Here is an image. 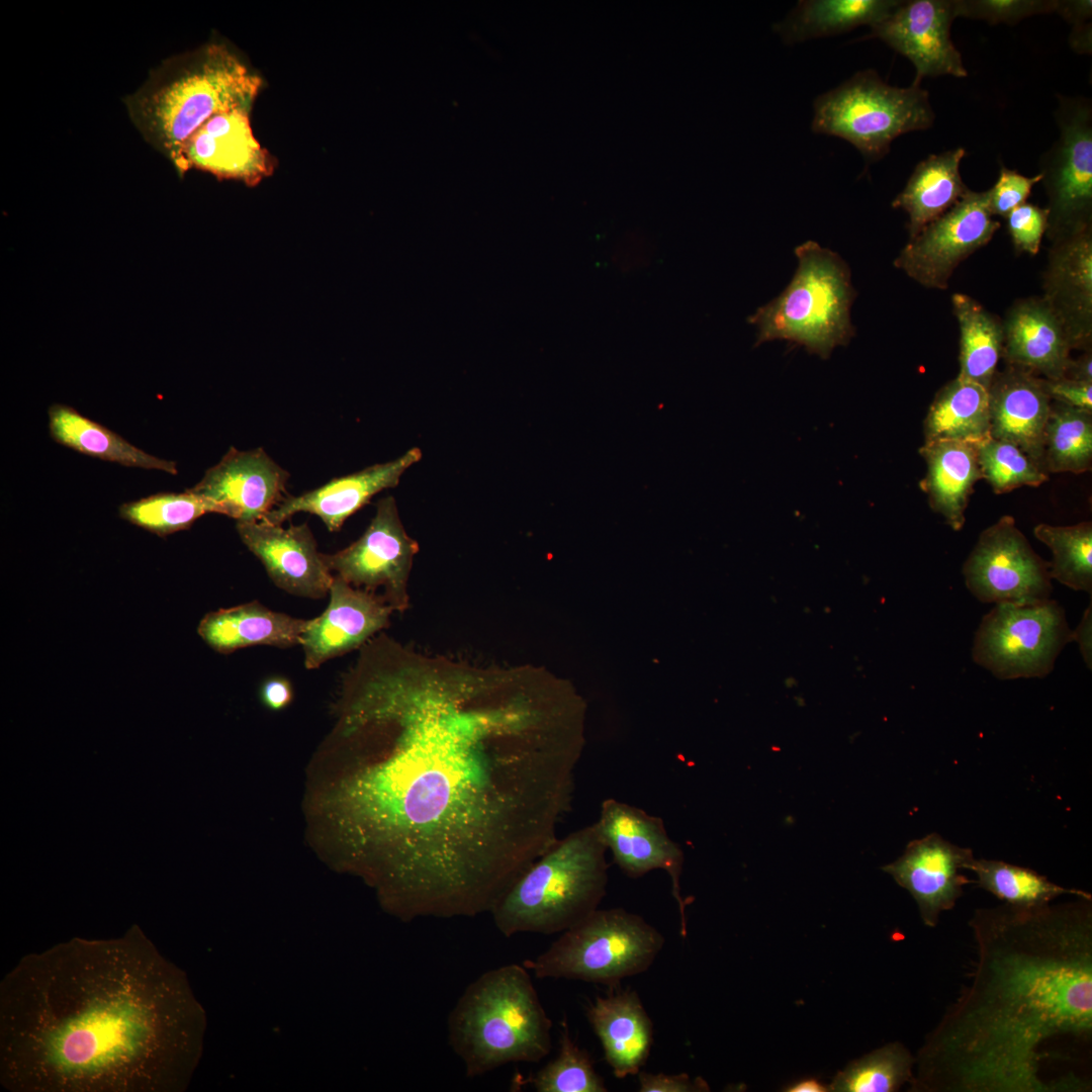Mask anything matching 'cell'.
Wrapping results in <instances>:
<instances>
[{
    "label": "cell",
    "instance_id": "cell-12",
    "mask_svg": "<svg viewBox=\"0 0 1092 1092\" xmlns=\"http://www.w3.org/2000/svg\"><path fill=\"white\" fill-rule=\"evenodd\" d=\"M963 574L983 603L1031 604L1050 599L1053 590L1049 562L1033 551L1011 516L981 533Z\"/></svg>",
    "mask_w": 1092,
    "mask_h": 1092
},
{
    "label": "cell",
    "instance_id": "cell-28",
    "mask_svg": "<svg viewBox=\"0 0 1092 1092\" xmlns=\"http://www.w3.org/2000/svg\"><path fill=\"white\" fill-rule=\"evenodd\" d=\"M965 155V149L957 148L930 155L916 165L892 202L893 208L908 215L909 239L947 211L969 190L960 172Z\"/></svg>",
    "mask_w": 1092,
    "mask_h": 1092
},
{
    "label": "cell",
    "instance_id": "cell-2",
    "mask_svg": "<svg viewBox=\"0 0 1092 1092\" xmlns=\"http://www.w3.org/2000/svg\"><path fill=\"white\" fill-rule=\"evenodd\" d=\"M1092 899L979 908L971 982L915 1058L914 1092H1055L1044 1046L1092 1036Z\"/></svg>",
    "mask_w": 1092,
    "mask_h": 1092
},
{
    "label": "cell",
    "instance_id": "cell-13",
    "mask_svg": "<svg viewBox=\"0 0 1092 1092\" xmlns=\"http://www.w3.org/2000/svg\"><path fill=\"white\" fill-rule=\"evenodd\" d=\"M418 551V542L406 534L389 495L377 503L374 518L358 540L323 557L332 572L354 587L374 594L382 588V599L401 613L410 606L407 582Z\"/></svg>",
    "mask_w": 1092,
    "mask_h": 1092
},
{
    "label": "cell",
    "instance_id": "cell-11",
    "mask_svg": "<svg viewBox=\"0 0 1092 1092\" xmlns=\"http://www.w3.org/2000/svg\"><path fill=\"white\" fill-rule=\"evenodd\" d=\"M988 190L967 193L907 244L894 266L928 289L945 290L959 265L987 245L1000 228Z\"/></svg>",
    "mask_w": 1092,
    "mask_h": 1092
},
{
    "label": "cell",
    "instance_id": "cell-18",
    "mask_svg": "<svg viewBox=\"0 0 1092 1092\" xmlns=\"http://www.w3.org/2000/svg\"><path fill=\"white\" fill-rule=\"evenodd\" d=\"M329 594L327 609L309 620L301 636L307 669L362 647L388 626L393 612L381 596L354 587L338 575Z\"/></svg>",
    "mask_w": 1092,
    "mask_h": 1092
},
{
    "label": "cell",
    "instance_id": "cell-38",
    "mask_svg": "<svg viewBox=\"0 0 1092 1092\" xmlns=\"http://www.w3.org/2000/svg\"><path fill=\"white\" fill-rule=\"evenodd\" d=\"M538 1092H606L592 1058L572 1039L566 1017L561 1021L556 1058L527 1080Z\"/></svg>",
    "mask_w": 1092,
    "mask_h": 1092
},
{
    "label": "cell",
    "instance_id": "cell-6",
    "mask_svg": "<svg viewBox=\"0 0 1092 1092\" xmlns=\"http://www.w3.org/2000/svg\"><path fill=\"white\" fill-rule=\"evenodd\" d=\"M794 252L798 266L790 283L747 322L756 328L755 346L783 340L827 359L855 335L850 309L856 293L850 269L837 253L814 241Z\"/></svg>",
    "mask_w": 1092,
    "mask_h": 1092
},
{
    "label": "cell",
    "instance_id": "cell-50",
    "mask_svg": "<svg viewBox=\"0 0 1092 1092\" xmlns=\"http://www.w3.org/2000/svg\"><path fill=\"white\" fill-rule=\"evenodd\" d=\"M786 1090L789 1092H826L829 1091V1087L824 1086L816 1079H805Z\"/></svg>",
    "mask_w": 1092,
    "mask_h": 1092
},
{
    "label": "cell",
    "instance_id": "cell-34",
    "mask_svg": "<svg viewBox=\"0 0 1092 1092\" xmlns=\"http://www.w3.org/2000/svg\"><path fill=\"white\" fill-rule=\"evenodd\" d=\"M1045 471L1083 473L1092 465V412L1051 402L1044 427Z\"/></svg>",
    "mask_w": 1092,
    "mask_h": 1092
},
{
    "label": "cell",
    "instance_id": "cell-10",
    "mask_svg": "<svg viewBox=\"0 0 1092 1092\" xmlns=\"http://www.w3.org/2000/svg\"><path fill=\"white\" fill-rule=\"evenodd\" d=\"M1055 118L1059 138L1039 159L1051 243L1092 229L1091 101L1059 96Z\"/></svg>",
    "mask_w": 1092,
    "mask_h": 1092
},
{
    "label": "cell",
    "instance_id": "cell-24",
    "mask_svg": "<svg viewBox=\"0 0 1092 1092\" xmlns=\"http://www.w3.org/2000/svg\"><path fill=\"white\" fill-rule=\"evenodd\" d=\"M1003 353L1008 365L1041 375L1063 378L1072 347L1059 317L1038 296L1017 299L1002 320Z\"/></svg>",
    "mask_w": 1092,
    "mask_h": 1092
},
{
    "label": "cell",
    "instance_id": "cell-16",
    "mask_svg": "<svg viewBox=\"0 0 1092 1092\" xmlns=\"http://www.w3.org/2000/svg\"><path fill=\"white\" fill-rule=\"evenodd\" d=\"M288 478L289 473L262 448L240 451L231 447L187 490L207 500L214 513L234 518L237 523H254L262 521L288 495Z\"/></svg>",
    "mask_w": 1092,
    "mask_h": 1092
},
{
    "label": "cell",
    "instance_id": "cell-27",
    "mask_svg": "<svg viewBox=\"0 0 1092 1092\" xmlns=\"http://www.w3.org/2000/svg\"><path fill=\"white\" fill-rule=\"evenodd\" d=\"M309 620L274 612L257 601L207 614L198 633L213 649L230 653L255 645L300 644Z\"/></svg>",
    "mask_w": 1092,
    "mask_h": 1092
},
{
    "label": "cell",
    "instance_id": "cell-43",
    "mask_svg": "<svg viewBox=\"0 0 1092 1092\" xmlns=\"http://www.w3.org/2000/svg\"><path fill=\"white\" fill-rule=\"evenodd\" d=\"M640 1092H702L709 1091V1086L702 1078L693 1079L687 1073L668 1075L652 1074L640 1071L638 1074Z\"/></svg>",
    "mask_w": 1092,
    "mask_h": 1092
},
{
    "label": "cell",
    "instance_id": "cell-17",
    "mask_svg": "<svg viewBox=\"0 0 1092 1092\" xmlns=\"http://www.w3.org/2000/svg\"><path fill=\"white\" fill-rule=\"evenodd\" d=\"M974 854L938 833L910 841L904 852L882 870L915 900L922 922L935 927L942 912L951 910L971 881L962 874Z\"/></svg>",
    "mask_w": 1092,
    "mask_h": 1092
},
{
    "label": "cell",
    "instance_id": "cell-20",
    "mask_svg": "<svg viewBox=\"0 0 1092 1092\" xmlns=\"http://www.w3.org/2000/svg\"><path fill=\"white\" fill-rule=\"evenodd\" d=\"M237 529L278 587L308 599H323L330 592L334 575L306 524L285 529L259 521L237 523Z\"/></svg>",
    "mask_w": 1092,
    "mask_h": 1092
},
{
    "label": "cell",
    "instance_id": "cell-37",
    "mask_svg": "<svg viewBox=\"0 0 1092 1092\" xmlns=\"http://www.w3.org/2000/svg\"><path fill=\"white\" fill-rule=\"evenodd\" d=\"M206 513H214L212 506L187 489L156 493L119 508L122 519L161 536L189 528Z\"/></svg>",
    "mask_w": 1092,
    "mask_h": 1092
},
{
    "label": "cell",
    "instance_id": "cell-7",
    "mask_svg": "<svg viewBox=\"0 0 1092 1092\" xmlns=\"http://www.w3.org/2000/svg\"><path fill=\"white\" fill-rule=\"evenodd\" d=\"M663 945V935L641 916L623 908H598L524 966L538 979L579 980L614 988L646 972Z\"/></svg>",
    "mask_w": 1092,
    "mask_h": 1092
},
{
    "label": "cell",
    "instance_id": "cell-26",
    "mask_svg": "<svg viewBox=\"0 0 1092 1092\" xmlns=\"http://www.w3.org/2000/svg\"><path fill=\"white\" fill-rule=\"evenodd\" d=\"M919 452L926 463L920 487L932 511L941 515L950 528L961 530L974 485L982 478L977 444L957 440L924 442Z\"/></svg>",
    "mask_w": 1092,
    "mask_h": 1092
},
{
    "label": "cell",
    "instance_id": "cell-31",
    "mask_svg": "<svg viewBox=\"0 0 1092 1092\" xmlns=\"http://www.w3.org/2000/svg\"><path fill=\"white\" fill-rule=\"evenodd\" d=\"M925 442L978 444L990 437L988 389L957 376L935 394L924 421Z\"/></svg>",
    "mask_w": 1092,
    "mask_h": 1092
},
{
    "label": "cell",
    "instance_id": "cell-23",
    "mask_svg": "<svg viewBox=\"0 0 1092 1092\" xmlns=\"http://www.w3.org/2000/svg\"><path fill=\"white\" fill-rule=\"evenodd\" d=\"M988 397L990 437L1014 444L1045 471L1043 437L1052 399L1042 378L1008 365L996 372Z\"/></svg>",
    "mask_w": 1092,
    "mask_h": 1092
},
{
    "label": "cell",
    "instance_id": "cell-29",
    "mask_svg": "<svg viewBox=\"0 0 1092 1092\" xmlns=\"http://www.w3.org/2000/svg\"><path fill=\"white\" fill-rule=\"evenodd\" d=\"M49 430L57 443L79 453L127 467L156 469L177 474L176 462L153 456L118 434L82 416L72 406L49 408Z\"/></svg>",
    "mask_w": 1092,
    "mask_h": 1092
},
{
    "label": "cell",
    "instance_id": "cell-36",
    "mask_svg": "<svg viewBox=\"0 0 1092 1092\" xmlns=\"http://www.w3.org/2000/svg\"><path fill=\"white\" fill-rule=\"evenodd\" d=\"M915 1058L900 1042L888 1043L839 1072L829 1091L894 1092L913 1078Z\"/></svg>",
    "mask_w": 1092,
    "mask_h": 1092
},
{
    "label": "cell",
    "instance_id": "cell-4",
    "mask_svg": "<svg viewBox=\"0 0 1092 1092\" xmlns=\"http://www.w3.org/2000/svg\"><path fill=\"white\" fill-rule=\"evenodd\" d=\"M447 1028L470 1078L511 1063H538L552 1048V1021L528 969L517 964L491 969L467 986Z\"/></svg>",
    "mask_w": 1092,
    "mask_h": 1092
},
{
    "label": "cell",
    "instance_id": "cell-35",
    "mask_svg": "<svg viewBox=\"0 0 1092 1092\" xmlns=\"http://www.w3.org/2000/svg\"><path fill=\"white\" fill-rule=\"evenodd\" d=\"M1036 539L1052 551L1049 562L1051 578L1074 589L1092 593V524L1082 522L1073 526L1038 524L1033 529Z\"/></svg>",
    "mask_w": 1092,
    "mask_h": 1092
},
{
    "label": "cell",
    "instance_id": "cell-32",
    "mask_svg": "<svg viewBox=\"0 0 1092 1092\" xmlns=\"http://www.w3.org/2000/svg\"><path fill=\"white\" fill-rule=\"evenodd\" d=\"M960 330L958 376L989 388L1003 353L1002 320L964 293L951 296Z\"/></svg>",
    "mask_w": 1092,
    "mask_h": 1092
},
{
    "label": "cell",
    "instance_id": "cell-30",
    "mask_svg": "<svg viewBox=\"0 0 1092 1092\" xmlns=\"http://www.w3.org/2000/svg\"><path fill=\"white\" fill-rule=\"evenodd\" d=\"M901 3L897 0H806L774 30L787 43L849 31L859 25L871 27L881 22Z\"/></svg>",
    "mask_w": 1092,
    "mask_h": 1092
},
{
    "label": "cell",
    "instance_id": "cell-48",
    "mask_svg": "<svg viewBox=\"0 0 1092 1092\" xmlns=\"http://www.w3.org/2000/svg\"><path fill=\"white\" fill-rule=\"evenodd\" d=\"M1063 378L1092 383V351L1091 349L1076 358L1070 359Z\"/></svg>",
    "mask_w": 1092,
    "mask_h": 1092
},
{
    "label": "cell",
    "instance_id": "cell-44",
    "mask_svg": "<svg viewBox=\"0 0 1092 1092\" xmlns=\"http://www.w3.org/2000/svg\"><path fill=\"white\" fill-rule=\"evenodd\" d=\"M1042 381L1053 401L1092 412V383L1067 378H1042Z\"/></svg>",
    "mask_w": 1092,
    "mask_h": 1092
},
{
    "label": "cell",
    "instance_id": "cell-21",
    "mask_svg": "<svg viewBox=\"0 0 1092 1092\" xmlns=\"http://www.w3.org/2000/svg\"><path fill=\"white\" fill-rule=\"evenodd\" d=\"M1042 298L1061 321L1072 350L1092 343V229L1052 242Z\"/></svg>",
    "mask_w": 1092,
    "mask_h": 1092
},
{
    "label": "cell",
    "instance_id": "cell-40",
    "mask_svg": "<svg viewBox=\"0 0 1092 1092\" xmlns=\"http://www.w3.org/2000/svg\"><path fill=\"white\" fill-rule=\"evenodd\" d=\"M957 17L990 24H1015L1038 14L1055 12L1056 0H953Z\"/></svg>",
    "mask_w": 1092,
    "mask_h": 1092
},
{
    "label": "cell",
    "instance_id": "cell-42",
    "mask_svg": "<svg viewBox=\"0 0 1092 1092\" xmlns=\"http://www.w3.org/2000/svg\"><path fill=\"white\" fill-rule=\"evenodd\" d=\"M1040 181L1039 173L1026 177L1002 165L996 183L988 189L992 214L1006 218L1014 208L1026 202L1033 186Z\"/></svg>",
    "mask_w": 1092,
    "mask_h": 1092
},
{
    "label": "cell",
    "instance_id": "cell-19",
    "mask_svg": "<svg viewBox=\"0 0 1092 1092\" xmlns=\"http://www.w3.org/2000/svg\"><path fill=\"white\" fill-rule=\"evenodd\" d=\"M249 112L241 108L210 117L185 143L177 171L197 168L251 186L271 175L274 159L254 136Z\"/></svg>",
    "mask_w": 1092,
    "mask_h": 1092
},
{
    "label": "cell",
    "instance_id": "cell-33",
    "mask_svg": "<svg viewBox=\"0 0 1092 1092\" xmlns=\"http://www.w3.org/2000/svg\"><path fill=\"white\" fill-rule=\"evenodd\" d=\"M968 871L976 875L980 888L1013 906H1042L1063 895L1092 899L1088 892L1060 886L1031 869L1003 860L974 857Z\"/></svg>",
    "mask_w": 1092,
    "mask_h": 1092
},
{
    "label": "cell",
    "instance_id": "cell-25",
    "mask_svg": "<svg viewBox=\"0 0 1092 1092\" xmlns=\"http://www.w3.org/2000/svg\"><path fill=\"white\" fill-rule=\"evenodd\" d=\"M586 1017L613 1074L637 1075L653 1042V1023L639 995L623 990L599 996L586 1007Z\"/></svg>",
    "mask_w": 1092,
    "mask_h": 1092
},
{
    "label": "cell",
    "instance_id": "cell-15",
    "mask_svg": "<svg viewBox=\"0 0 1092 1092\" xmlns=\"http://www.w3.org/2000/svg\"><path fill=\"white\" fill-rule=\"evenodd\" d=\"M956 18L953 0L901 1L871 27L870 36L883 40L913 64V83L944 75L964 78L968 72L950 36Z\"/></svg>",
    "mask_w": 1092,
    "mask_h": 1092
},
{
    "label": "cell",
    "instance_id": "cell-46",
    "mask_svg": "<svg viewBox=\"0 0 1092 1092\" xmlns=\"http://www.w3.org/2000/svg\"><path fill=\"white\" fill-rule=\"evenodd\" d=\"M1055 12L1078 26L1088 23L1092 15L1091 0H1056Z\"/></svg>",
    "mask_w": 1092,
    "mask_h": 1092
},
{
    "label": "cell",
    "instance_id": "cell-5",
    "mask_svg": "<svg viewBox=\"0 0 1092 1092\" xmlns=\"http://www.w3.org/2000/svg\"><path fill=\"white\" fill-rule=\"evenodd\" d=\"M606 852L595 823L558 838L490 910L497 930L561 933L597 910L608 886Z\"/></svg>",
    "mask_w": 1092,
    "mask_h": 1092
},
{
    "label": "cell",
    "instance_id": "cell-41",
    "mask_svg": "<svg viewBox=\"0 0 1092 1092\" xmlns=\"http://www.w3.org/2000/svg\"><path fill=\"white\" fill-rule=\"evenodd\" d=\"M1007 229L1015 250L1037 254L1048 228V209L1025 202L1007 216Z\"/></svg>",
    "mask_w": 1092,
    "mask_h": 1092
},
{
    "label": "cell",
    "instance_id": "cell-45",
    "mask_svg": "<svg viewBox=\"0 0 1092 1092\" xmlns=\"http://www.w3.org/2000/svg\"><path fill=\"white\" fill-rule=\"evenodd\" d=\"M292 696L290 682L283 677H272L266 680L261 689L262 702L271 710L285 708L290 704Z\"/></svg>",
    "mask_w": 1092,
    "mask_h": 1092
},
{
    "label": "cell",
    "instance_id": "cell-47",
    "mask_svg": "<svg viewBox=\"0 0 1092 1092\" xmlns=\"http://www.w3.org/2000/svg\"><path fill=\"white\" fill-rule=\"evenodd\" d=\"M1092 605L1091 603L1086 608L1081 621L1074 631H1071V641H1076L1079 645L1081 655L1089 669L1092 665Z\"/></svg>",
    "mask_w": 1092,
    "mask_h": 1092
},
{
    "label": "cell",
    "instance_id": "cell-39",
    "mask_svg": "<svg viewBox=\"0 0 1092 1092\" xmlns=\"http://www.w3.org/2000/svg\"><path fill=\"white\" fill-rule=\"evenodd\" d=\"M977 453L982 478L995 493L1009 492L1021 486H1039L1049 479V473L1010 442L988 437L977 444Z\"/></svg>",
    "mask_w": 1092,
    "mask_h": 1092
},
{
    "label": "cell",
    "instance_id": "cell-1",
    "mask_svg": "<svg viewBox=\"0 0 1092 1092\" xmlns=\"http://www.w3.org/2000/svg\"><path fill=\"white\" fill-rule=\"evenodd\" d=\"M585 710L542 667H479L376 635L318 753L314 835L403 919L490 912L558 839Z\"/></svg>",
    "mask_w": 1092,
    "mask_h": 1092
},
{
    "label": "cell",
    "instance_id": "cell-22",
    "mask_svg": "<svg viewBox=\"0 0 1092 1092\" xmlns=\"http://www.w3.org/2000/svg\"><path fill=\"white\" fill-rule=\"evenodd\" d=\"M419 448L407 450L400 457L369 466L361 471L334 478L323 486L298 496L287 495L262 521L281 525L294 514L305 512L317 516L329 531L341 529L344 522L382 489L398 484L402 473L420 461Z\"/></svg>",
    "mask_w": 1092,
    "mask_h": 1092
},
{
    "label": "cell",
    "instance_id": "cell-9",
    "mask_svg": "<svg viewBox=\"0 0 1092 1092\" xmlns=\"http://www.w3.org/2000/svg\"><path fill=\"white\" fill-rule=\"evenodd\" d=\"M1070 637L1065 611L1056 601L996 604L982 619L972 655L999 679L1043 677Z\"/></svg>",
    "mask_w": 1092,
    "mask_h": 1092
},
{
    "label": "cell",
    "instance_id": "cell-49",
    "mask_svg": "<svg viewBox=\"0 0 1092 1092\" xmlns=\"http://www.w3.org/2000/svg\"><path fill=\"white\" fill-rule=\"evenodd\" d=\"M1070 44L1078 54L1091 53V23L1074 26L1070 35Z\"/></svg>",
    "mask_w": 1092,
    "mask_h": 1092
},
{
    "label": "cell",
    "instance_id": "cell-8",
    "mask_svg": "<svg viewBox=\"0 0 1092 1092\" xmlns=\"http://www.w3.org/2000/svg\"><path fill=\"white\" fill-rule=\"evenodd\" d=\"M813 109L812 131L847 141L867 163L884 158L899 135L927 129L935 119L920 84L891 86L874 70L857 72L819 95Z\"/></svg>",
    "mask_w": 1092,
    "mask_h": 1092
},
{
    "label": "cell",
    "instance_id": "cell-3",
    "mask_svg": "<svg viewBox=\"0 0 1092 1092\" xmlns=\"http://www.w3.org/2000/svg\"><path fill=\"white\" fill-rule=\"evenodd\" d=\"M263 81L230 47L209 42L164 62L127 98L144 138L176 167L187 140L210 117L249 109Z\"/></svg>",
    "mask_w": 1092,
    "mask_h": 1092
},
{
    "label": "cell",
    "instance_id": "cell-14",
    "mask_svg": "<svg viewBox=\"0 0 1092 1092\" xmlns=\"http://www.w3.org/2000/svg\"><path fill=\"white\" fill-rule=\"evenodd\" d=\"M595 824L614 862L628 877L640 878L654 870L666 872L678 904L680 933L686 936V902L680 891L684 852L668 836L662 819L616 799H606Z\"/></svg>",
    "mask_w": 1092,
    "mask_h": 1092
}]
</instances>
